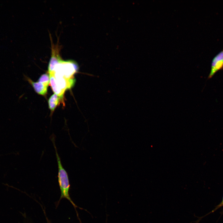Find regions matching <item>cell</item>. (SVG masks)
Returning a JSON list of instances; mask_svg holds the SVG:
<instances>
[{"instance_id": "6da1fadb", "label": "cell", "mask_w": 223, "mask_h": 223, "mask_svg": "<svg viewBox=\"0 0 223 223\" xmlns=\"http://www.w3.org/2000/svg\"><path fill=\"white\" fill-rule=\"evenodd\" d=\"M54 137V136H51V139L55 149L58 163V180L61 193L60 199L63 198L66 199L70 201L76 208L77 207L71 200L69 194L70 185L68 174L62 164L55 144Z\"/></svg>"}, {"instance_id": "7a4b0ae2", "label": "cell", "mask_w": 223, "mask_h": 223, "mask_svg": "<svg viewBox=\"0 0 223 223\" xmlns=\"http://www.w3.org/2000/svg\"><path fill=\"white\" fill-rule=\"evenodd\" d=\"M78 69V66L76 62L72 60H63L55 66L53 72L55 77L68 79L74 77L73 75Z\"/></svg>"}, {"instance_id": "3957f363", "label": "cell", "mask_w": 223, "mask_h": 223, "mask_svg": "<svg viewBox=\"0 0 223 223\" xmlns=\"http://www.w3.org/2000/svg\"><path fill=\"white\" fill-rule=\"evenodd\" d=\"M51 54L48 66L49 73L54 72L55 66L63 60L59 54V46L57 44L54 45L51 39Z\"/></svg>"}, {"instance_id": "277c9868", "label": "cell", "mask_w": 223, "mask_h": 223, "mask_svg": "<svg viewBox=\"0 0 223 223\" xmlns=\"http://www.w3.org/2000/svg\"><path fill=\"white\" fill-rule=\"evenodd\" d=\"M222 69H223V49L213 59L208 78H211L217 72Z\"/></svg>"}, {"instance_id": "5b68a950", "label": "cell", "mask_w": 223, "mask_h": 223, "mask_svg": "<svg viewBox=\"0 0 223 223\" xmlns=\"http://www.w3.org/2000/svg\"><path fill=\"white\" fill-rule=\"evenodd\" d=\"M49 75L50 85L53 91L60 98L62 99L63 97L64 91L60 89L58 85L54 73H49Z\"/></svg>"}, {"instance_id": "8992f818", "label": "cell", "mask_w": 223, "mask_h": 223, "mask_svg": "<svg viewBox=\"0 0 223 223\" xmlns=\"http://www.w3.org/2000/svg\"><path fill=\"white\" fill-rule=\"evenodd\" d=\"M26 78L28 82L33 86L35 90L37 93L43 95L46 94L48 86L39 81L34 82L29 78L27 77Z\"/></svg>"}, {"instance_id": "52a82bcc", "label": "cell", "mask_w": 223, "mask_h": 223, "mask_svg": "<svg viewBox=\"0 0 223 223\" xmlns=\"http://www.w3.org/2000/svg\"><path fill=\"white\" fill-rule=\"evenodd\" d=\"M59 97L56 94L52 95L49 99L48 103L50 109L53 111L59 102Z\"/></svg>"}, {"instance_id": "ba28073f", "label": "cell", "mask_w": 223, "mask_h": 223, "mask_svg": "<svg viewBox=\"0 0 223 223\" xmlns=\"http://www.w3.org/2000/svg\"><path fill=\"white\" fill-rule=\"evenodd\" d=\"M38 81L48 86L50 82L49 75L47 73L43 74L40 77Z\"/></svg>"}, {"instance_id": "9c48e42d", "label": "cell", "mask_w": 223, "mask_h": 223, "mask_svg": "<svg viewBox=\"0 0 223 223\" xmlns=\"http://www.w3.org/2000/svg\"><path fill=\"white\" fill-rule=\"evenodd\" d=\"M223 206V197L222 202L218 205V206L217 207L215 208V210L216 209H217L219 208L220 207Z\"/></svg>"}]
</instances>
